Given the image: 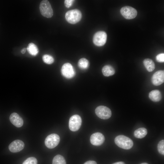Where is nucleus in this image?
<instances>
[{"instance_id":"28","label":"nucleus","mask_w":164,"mask_h":164,"mask_svg":"<svg viewBox=\"0 0 164 164\" xmlns=\"http://www.w3.org/2000/svg\"><path fill=\"white\" fill-rule=\"evenodd\" d=\"M112 164H125V163L123 162H116L114 163H113Z\"/></svg>"},{"instance_id":"29","label":"nucleus","mask_w":164,"mask_h":164,"mask_svg":"<svg viewBox=\"0 0 164 164\" xmlns=\"http://www.w3.org/2000/svg\"><path fill=\"white\" fill-rule=\"evenodd\" d=\"M141 164H148L147 163L144 162V163H141Z\"/></svg>"},{"instance_id":"4","label":"nucleus","mask_w":164,"mask_h":164,"mask_svg":"<svg viewBox=\"0 0 164 164\" xmlns=\"http://www.w3.org/2000/svg\"><path fill=\"white\" fill-rule=\"evenodd\" d=\"M96 115L103 119L109 118L111 115V111L108 108L104 106H98L95 109Z\"/></svg>"},{"instance_id":"7","label":"nucleus","mask_w":164,"mask_h":164,"mask_svg":"<svg viewBox=\"0 0 164 164\" xmlns=\"http://www.w3.org/2000/svg\"><path fill=\"white\" fill-rule=\"evenodd\" d=\"M107 39L106 33L104 31H99L94 34L93 38V42L97 46H102L105 43Z\"/></svg>"},{"instance_id":"13","label":"nucleus","mask_w":164,"mask_h":164,"mask_svg":"<svg viewBox=\"0 0 164 164\" xmlns=\"http://www.w3.org/2000/svg\"><path fill=\"white\" fill-rule=\"evenodd\" d=\"M9 120L11 123L15 127H21L23 124L22 118L16 113H12L9 117Z\"/></svg>"},{"instance_id":"5","label":"nucleus","mask_w":164,"mask_h":164,"mask_svg":"<svg viewBox=\"0 0 164 164\" xmlns=\"http://www.w3.org/2000/svg\"><path fill=\"white\" fill-rule=\"evenodd\" d=\"M60 141V137L56 134H52L47 136L45 141V145L49 149H53L58 145Z\"/></svg>"},{"instance_id":"12","label":"nucleus","mask_w":164,"mask_h":164,"mask_svg":"<svg viewBox=\"0 0 164 164\" xmlns=\"http://www.w3.org/2000/svg\"><path fill=\"white\" fill-rule=\"evenodd\" d=\"M25 146L23 141L19 140H16L12 142L9 145V150L13 153L18 152L22 150Z\"/></svg>"},{"instance_id":"2","label":"nucleus","mask_w":164,"mask_h":164,"mask_svg":"<svg viewBox=\"0 0 164 164\" xmlns=\"http://www.w3.org/2000/svg\"><path fill=\"white\" fill-rule=\"evenodd\" d=\"M66 19L69 23L74 24L80 21L82 14L79 10L73 9L67 11L65 15Z\"/></svg>"},{"instance_id":"17","label":"nucleus","mask_w":164,"mask_h":164,"mask_svg":"<svg viewBox=\"0 0 164 164\" xmlns=\"http://www.w3.org/2000/svg\"><path fill=\"white\" fill-rule=\"evenodd\" d=\"M147 133V129L144 128L137 129L134 132V135L136 138H142L144 137Z\"/></svg>"},{"instance_id":"10","label":"nucleus","mask_w":164,"mask_h":164,"mask_svg":"<svg viewBox=\"0 0 164 164\" xmlns=\"http://www.w3.org/2000/svg\"><path fill=\"white\" fill-rule=\"evenodd\" d=\"M152 81L155 86H159L162 84L164 81V70H159L155 73L152 77Z\"/></svg>"},{"instance_id":"24","label":"nucleus","mask_w":164,"mask_h":164,"mask_svg":"<svg viewBox=\"0 0 164 164\" xmlns=\"http://www.w3.org/2000/svg\"><path fill=\"white\" fill-rule=\"evenodd\" d=\"M157 61L159 62L162 63L164 62V54L161 53L157 55L156 57Z\"/></svg>"},{"instance_id":"14","label":"nucleus","mask_w":164,"mask_h":164,"mask_svg":"<svg viewBox=\"0 0 164 164\" xmlns=\"http://www.w3.org/2000/svg\"><path fill=\"white\" fill-rule=\"evenodd\" d=\"M149 96V98L154 102H158L162 98V94L160 91L157 90H153L150 92Z\"/></svg>"},{"instance_id":"11","label":"nucleus","mask_w":164,"mask_h":164,"mask_svg":"<svg viewBox=\"0 0 164 164\" xmlns=\"http://www.w3.org/2000/svg\"><path fill=\"white\" fill-rule=\"evenodd\" d=\"M105 138L102 133L96 132L92 134L90 137V142L93 145L99 146L102 144L104 142Z\"/></svg>"},{"instance_id":"27","label":"nucleus","mask_w":164,"mask_h":164,"mask_svg":"<svg viewBox=\"0 0 164 164\" xmlns=\"http://www.w3.org/2000/svg\"><path fill=\"white\" fill-rule=\"evenodd\" d=\"M26 48H22L21 50V53L22 54H24L25 53L26 51Z\"/></svg>"},{"instance_id":"25","label":"nucleus","mask_w":164,"mask_h":164,"mask_svg":"<svg viewBox=\"0 0 164 164\" xmlns=\"http://www.w3.org/2000/svg\"><path fill=\"white\" fill-rule=\"evenodd\" d=\"M74 1V0H65L64 1V5L66 7L69 8L71 6Z\"/></svg>"},{"instance_id":"23","label":"nucleus","mask_w":164,"mask_h":164,"mask_svg":"<svg viewBox=\"0 0 164 164\" xmlns=\"http://www.w3.org/2000/svg\"><path fill=\"white\" fill-rule=\"evenodd\" d=\"M157 149L159 152L161 154L164 155V140H162L159 142L158 146Z\"/></svg>"},{"instance_id":"18","label":"nucleus","mask_w":164,"mask_h":164,"mask_svg":"<svg viewBox=\"0 0 164 164\" xmlns=\"http://www.w3.org/2000/svg\"><path fill=\"white\" fill-rule=\"evenodd\" d=\"M26 49L29 53L33 56H36L39 52V50L37 46L32 43L28 44Z\"/></svg>"},{"instance_id":"16","label":"nucleus","mask_w":164,"mask_h":164,"mask_svg":"<svg viewBox=\"0 0 164 164\" xmlns=\"http://www.w3.org/2000/svg\"><path fill=\"white\" fill-rule=\"evenodd\" d=\"M147 70L149 72L152 71L155 68V64L153 61L150 59H145L143 62Z\"/></svg>"},{"instance_id":"9","label":"nucleus","mask_w":164,"mask_h":164,"mask_svg":"<svg viewBox=\"0 0 164 164\" xmlns=\"http://www.w3.org/2000/svg\"><path fill=\"white\" fill-rule=\"evenodd\" d=\"M61 72L63 77L68 79L73 78L75 74V72L73 67L70 63H64L63 65Z\"/></svg>"},{"instance_id":"1","label":"nucleus","mask_w":164,"mask_h":164,"mask_svg":"<svg viewBox=\"0 0 164 164\" xmlns=\"http://www.w3.org/2000/svg\"><path fill=\"white\" fill-rule=\"evenodd\" d=\"M114 142L119 147L125 149H129L133 145L132 141L129 138L124 135L116 136L114 139Z\"/></svg>"},{"instance_id":"21","label":"nucleus","mask_w":164,"mask_h":164,"mask_svg":"<svg viewBox=\"0 0 164 164\" xmlns=\"http://www.w3.org/2000/svg\"><path fill=\"white\" fill-rule=\"evenodd\" d=\"M42 59L43 62L47 64H51L54 61L53 58L52 56L48 54L44 55L43 56Z\"/></svg>"},{"instance_id":"26","label":"nucleus","mask_w":164,"mask_h":164,"mask_svg":"<svg viewBox=\"0 0 164 164\" xmlns=\"http://www.w3.org/2000/svg\"><path fill=\"white\" fill-rule=\"evenodd\" d=\"M84 164H97V163L95 161L90 160L86 162Z\"/></svg>"},{"instance_id":"20","label":"nucleus","mask_w":164,"mask_h":164,"mask_svg":"<svg viewBox=\"0 0 164 164\" xmlns=\"http://www.w3.org/2000/svg\"><path fill=\"white\" fill-rule=\"evenodd\" d=\"M78 67L81 69H87L89 65L88 61L85 58L80 59L78 63Z\"/></svg>"},{"instance_id":"8","label":"nucleus","mask_w":164,"mask_h":164,"mask_svg":"<svg viewBox=\"0 0 164 164\" xmlns=\"http://www.w3.org/2000/svg\"><path fill=\"white\" fill-rule=\"evenodd\" d=\"M120 12L125 18L128 19L134 18L137 14V11L135 8L129 6L122 7L120 10Z\"/></svg>"},{"instance_id":"19","label":"nucleus","mask_w":164,"mask_h":164,"mask_svg":"<svg viewBox=\"0 0 164 164\" xmlns=\"http://www.w3.org/2000/svg\"><path fill=\"white\" fill-rule=\"evenodd\" d=\"M52 164H66V163L63 156L60 155H58L53 158Z\"/></svg>"},{"instance_id":"22","label":"nucleus","mask_w":164,"mask_h":164,"mask_svg":"<svg viewBox=\"0 0 164 164\" xmlns=\"http://www.w3.org/2000/svg\"><path fill=\"white\" fill-rule=\"evenodd\" d=\"M22 164H37V161L34 157H30L25 160Z\"/></svg>"},{"instance_id":"15","label":"nucleus","mask_w":164,"mask_h":164,"mask_svg":"<svg viewBox=\"0 0 164 164\" xmlns=\"http://www.w3.org/2000/svg\"><path fill=\"white\" fill-rule=\"evenodd\" d=\"M102 72L104 76L108 77L114 74L115 72L114 68L111 66L106 65L102 69Z\"/></svg>"},{"instance_id":"6","label":"nucleus","mask_w":164,"mask_h":164,"mask_svg":"<svg viewBox=\"0 0 164 164\" xmlns=\"http://www.w3.org/2000/svg\"><path fill=\"white\" fill-rule=\"evenodd\" d=\"M82 123V119L77 114L72 116L70 118L69 127L70 129L73 132L78 130L80 128Z\"/></svg>"},{"instance_id":"3","label":"nucleus","mask_w":164,"mask_h":164,"mask_svg":"<svg viewBox=\"0 0 164 164\" xmlns=\"http://www.w3.org/2000/svg\"><path fill=\"white\" fill-rule=\"evenodd\" d=\"M39 8L41 14L44 17L50 18L53 16V10L48 1L42 0L40 3Z\"/></svg>"}]
</instances>
